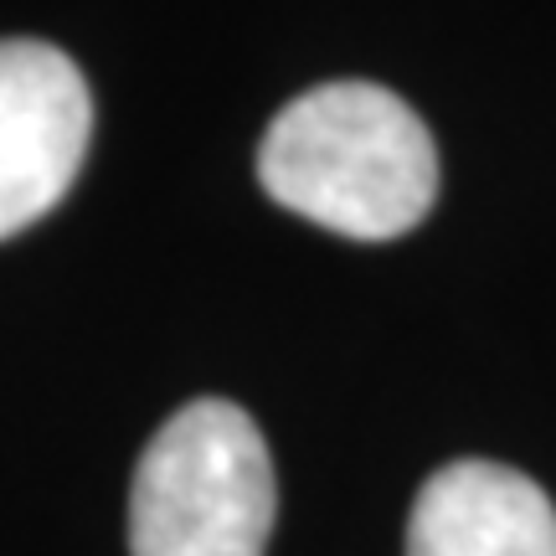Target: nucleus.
Here are the masks:
<instances>
[{
  "instance_id": "nucleus-1",
  "label": "nucleus",
  "mask_w": 556,
  "mask_h": 556,
  "mask_svg": "<svg viewBox=\"0 0 556 556\" xmlns=\"http://www.w3.org/2000/svg\"><path fill=\"white\" fill-rule=\"evenodd\" d=\"M263 191L356 242H392L433 212L438 150L381 83H319L278 109L258 150Z\"/></svg>"
},
{
  "instance_id": "nucleus-2",
  "label": "nucleus",
  "mask_w": 556,
  "mask_h": 556,
  "mask_svg": "<svg viewBox=\"0 0 556 556\" xmlns=\"http://www.w3.org/2000/svg\"><path fill=\"white\" fill-rule=\"evenodd\" d=\"M274 458L238 402L201 397L160 422L129 484V556H263Z\"/></svg>"
},
{
  "instance_id": "nucleus-3",
  "label": "nucleus",
  "mask_w": 556,
  "mask_h": 556,
  "mask_svg": "<svg viewBox=\"0 0 556 556\" xmlns=\"http://www.w3.org/2000/svg\"><path fill=\"white\" fill-rule=\"evenodd\" d=\"M93 139L78 62L52 41H0V242L58 206Z\"/></svg>"
},
{
  "instance_id": "nucleus-4",
  "label": "nucleus",
  "mask_w": 556,
  "mask_h": 556,
  "mask_svg": "<svg viewBox=\"0 0 556 556\" xmlns=\"http://www.w3.org/2000/svg\"><path fill=\"white\" fill-rule=\"evenodd\" d=\"M407 556H556V505L510 464L454 458L417 490Z\"/></svg>"
}]
</instances>
